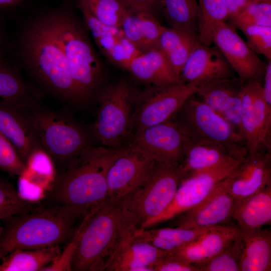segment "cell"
<instances>
[{"instance_id":"6da1fadb","label":"cell","mask_w":271,"mask_h":271,"mask_svg":"<svg viewBox=\"0 0 271 271\" xmlns=\"http://www.w3.org/2000/svg\"><path fill=\"white\" fill-rule=\"evenodd\" d=\"M17 52L26 72L40 89L59 101L81 107L47 14L24 25L18 38Z\"/></svg>"},{"instance_id":"7a4b0ae2","label":"cell","mask_w":271,"mask_h":271,"mask_svg":"<svg viewBox=\"0 0 271 271\" xmlns=\"http://www.w3.org/2000/svg\"><path fill=\"white\" fill-rule=\"evenodd\" d=\"M117 150L91 146L84 149L57 174L41 202L67 207L84 218L106 200L107 171Z\"/></svg>"},{"instance_id":"3957f363","label":"cell","mask_w":271,"mask_h":271,"mask_svg":"<svg viewBox=\"0 0 271 271\" xmlns=\"http://www.w3.org/2000/svg\"><path fill=\"white\" fill-rule=\"evenodd\" d=\"M35 209L0 220V261L17 249L31 250L67 244L83 219L67 207L40 202Z\"/></svg>"},{"instance_id":"277c9868","label":"cell","mask_w":271,"mask_h":271,"mask_svg":"<svg viewBox=\"0 0 271 271\" xmlns=\"http://www.w3.org/2000/svg\"><path fill=\"white\" fill-rule=\"evenodd\" d=\"M139 228L119 202L105 201L87 218L71 264V270H106L121 246Z\"/></svg>"},{"instance_id":"5b68a950","label":"cell","mask_w":271,"mask_h":271,"mask_svg":"<svg viewBox=\"0 0 271 271\" xmlns=\"http://www.w3.org/2000/svg\"><path fill=\"white\" fill-rule=\"evenodd\" d=\"M62 48L81 107L90 104L106 84L104 64L95 51L83 21L69 10L47 14Z\"/></svg>"},{"instance_id":"8992f818","label":"cell","mask_w":271,"mask_h":271,"mask_svg":"<svg viewBox=\"0 0 271 271\" xmlns=\"http://www.w3.org/2000/svg\"><path fill=\"white\" fill-rule=\"evenodd\" d=\"M23 109L42 149L55 168L59 166V172L90 146L89 137L82 126L69 116L40 104L36 98Z\"/></svg>"},{"instance_id":"52a82bcc","label":"cell","mask_w":271,"mask_h":271,"mask_svg":"<svg viewBox=\"0 0 271 271\" xmlns=\"http://www.w3.org/2000/svg\"><path fill=\"white\" fill-rule=\"evenodd\" d=\"M138 92L127 81L121 79L106 83L98 93L99 106L92 128L105 147L118 149L128 144Z\"/></svg>"},{"instance_id":"ba28073f","label":"cell","mask_w":271,"mask_h":271,"mask_svg":"<svg viewBox=\"0 0 271 271\" xmlns=\"http://www.w3.org/2000/svg\"><path fill=\"white\" fill-rule=\"evenodd\" d=\"M195 94L187 99L170 119L191 143L220 145L246 155L242 135Z\"/></svg>"},{"instance_id":"9c48e42d","label":"cell","mask_w":271,"mask_h":271,"mask_svg":"<svg viewBox=\"0 0 271 271\" xmlns=\"http://www.w3.org/2000/svg\"><path fill=\"white\" fill-rule=\"evenodd\" d=\"M182 179L180 165L157 162L146 181L119 203L142 228L167 207Z\"/></svg>"},{"instance_id":"30bf717a","label":"cell","mask_w":271,"mask_h":271,"mask_svg":"<svg viewBox=\"0 0 271 271\" xmlns=\"http://www.w3.org/2000/svg\"><path fill=\"white\" fill-rule=\"evenodd\" d=\"M197 90L196 86L181 80L152 85L139 91L131 118V137L147 127L169 119Z\"/></svg>"},{"instance_id":"8fae6325","label":"cell","mask_w":271,"mask_h":271,"mask_svg":"<svg viewBox=\"0 0 271 271\" xmlns=\"http://www.w3.org/2000/svg\"><path fill=\"white\" fill-rule=\"evenodd\" d=\"M157 162L132 144L118 149L107 171L106 201H120L146 181Z\"/></svg>"},{"instance_id":"7c38bea8","label":"cell","mask_w":271,"mask_h":271,"mask_svg":"<svg viewBox=\"0 0 271 271\" xmlns=\"http://www.w3.org/2000/svg\"><path fill=\"white\" fill-rule=\"evenodd\" d=\"M244 159L232 158L211 169L181 180L175 196L164 211L142 228L172 219L202 202L220 182L229 176Z\"/></svg>"},{"instance_id":"4fadbf2b","label":"cell","mask_w":271,"mask_h":271,"mask_svg":"<svg viewBox=\"0 0 271 271\" xmlns=\"http://www.w3.org/2000/svg\"><path fill=\"white\" fill-rule=\"evenodd\" d=\"M241 133L247 154L271 150V105L266 102L260 81L242 82Z\"/></svg>"},{"instance_id":"5bb4252c","label":"cell","mask_w":271,"mask_h":271,"mask_svg":"<svg viewBox=\"0 0 271 271\" xmlns=\"http://www.w3.org/2000/svg\"><path fill=\"white\" fill-rule=\"evenodd\" d=\"M190 142L171 119L133 134L128 144L144 150L156 161L180 165Z\"/></svg>"},{"instance_id":"9a60e30c","label":"cell","mask_w":271,"mask_h":271,"mask_svg":"<svg viewBox=\"0 0 271 271\" xmlns=\"http://www.w3.org/2000/svg\"><path fill=\"white\" fill-rule=\"evenodd\" d=\"M213 43L241 82L263 79L266 64L239 36L233 26L226 22L219 24L215 30Z\"/></svg>"},{"instance_id":"2e32d148","label":"cell","mask_w":271,"mask_h":271,"mask_svg":"<svg viewBox=\"0 0 271 271\" xmlns=\"http://www.w3.org/2000/svg\"><path fill=\"white\" fill-rule=\"evenodd\" d=\"M235 203L227 177L199 204L174 217L175 225L186 228L226 225L225 224L232 219Z\"/></svg>"},{"instance_id":"e0dca14e","label":"cell","mask_w":271,"mask_h":271,"mask_svg":"<svg viewBox=\"0 0 271 271\" xmlns=\"http://www.w3.org/2000/svg\"><path fill=\"white\" fill-rule=\"evenodd\" d=\"M236 77L235 72L217 46L201 44L191 53L180 74L183 81L196 87Z\"/></svg>"},{"instance_id":"ac0fdd59","label":"cell","mask_w":271,"mask_h":271,"mask_svg":"<svg viewBox=\"0 0 271 271\" xmlns=\"http://www.w3.org/2000/svg\"><path fill=\"white\" fill-rule=\"evenodd\" d=\"M227 179L229 190L236 201L271 184V150L247 154Z\"/></svg>"},{"instance_id":"d6986e66","label":"cell","mask_w":271,"mask_h":271,"mask_svg":"<svg viewBox=\"0 0 271 271\" xmlns=\"http://www.w3.org/2000/svg\"><path fill=\"white\" fill-rule=\"evenodd\" d=\"M242 84L237 77L223 79L197 87L196 93L241 134Z\"/></svg>"},{"instance_id":"ffe728a7","label":"cell","mask_w":271,"mask_h":271,"mask_svg":"<svg viewBox=\"0 0 271 271\" xmlns=\"http://www.w3.org/2000/svg\"><path fill=\"white\" fill-rule=\"evenodd\" d=\"M21 105L0 100V132L25 164L34 150L42 148Z\"/></svg>"},{"instance_id":"44dd1931","label":"cell","mask_w":271,"mask_h":271,"mask_svg":"<svg viewBox=\"0 0 271 271\" xmlns=\"http://www.w3.org/2000/svg\"><path fill=\"white\" fill-rule=\"evenodd\" d=\"M237 226H214L193 241L169 252L179 260L191 264L205 261L223 250L240 234Z\"/></svg>"},{"instance_id":"7402d4cb","label":"cell","mask_w":271,"mask_h":271,"mask_svg":"<svg viewBox=\"0 0 271 271\" xmlns=\"http://www.w3.org/2000/svg\"><path fill=\"white\" fill-rule=\"evenodd\" d=\"M246 155L220 145L190 141L180 164L182 180L214 168L231 158L244 159Z\"/></svg>"},{"instance_id":"603a6c76","label":"cell","mask_w":271,"mask_h":271,"mask_svg":"<svg viewBox=\"0 0 271 271\" xmlns=\"http://www.w3.org/2000/svg\"><path fill=\"white\" fill-rule=\"evenodd\" d=\"M168 253L132 237L119 248L106 270L153 271V266Z\"/></svg>"},{"instance_id":"cb8c5ba5","label":"cell","mask_w":271,"mask_h":271,"mask_svg":"<svg viewBox=\"0 0 271 271\" xmlns=\"http://www.w3.org/2000/svg\"><path fill=\"white\" fill-rule=\"evenodd\" d=\"M126 70L139 80L152 85L182 80L176 75L166 56L158 47L142 52L130 62Z\"/></svg>"},{"instance_id":"d4e9b609","label":"cell","mask_w":271,"mask_h":271,"mask_svg":"<svg viewBox=\"0 0 271 271\" xmlns=\"http://www.w3.org/2000/svg\"><path fill=\"white\" fill-rule=\"evenodd\" d=\"M240 230V271L271 270L270 231L262 228Z\"/></svg>"},{"instance_id":"484cf974","label":"cell","mask_w":271,"mask_h":271,"mask_svg":"<svg viewBox=\"0 0 271 271\" xmlns=\"http://www.w3.org/2000/svg\"><path fill=\"white\" fill-rule=\"evenodd\" d=\"M232 219L241 230L262 228L271 222V184L250 196L235 201Z\"/></svg>"},{"instance_id":"4316f807","label":"cell","mask_w":271,"mask_h":271,"mask_svg":"<svg viewBox=\"0 0 271 271\" xmlns=\"http://www.w3.org/2000/svg\"><path fill=\"white\" fill-rule=\"evenodd\" d=\"M200 44L197 32L164 27L159 38L158 47L166 56L176 75L180 78L186 61Z\"/></svg>"},{"instance_id":"83f0119b","label":"cell","mask_w":271,"mask_h":271,"mask_svg":"<svg viewBox=\"0 0 271 271\" xmlns=\"http://www.w3.org/2000/svg\"><path fill=\"white\" fill-rule=\"evenodd\" d=\"M120 28L125 37L142 52L158 47L164 26L154 14L128 11Z\"/></svg>"},{"instance_id":"f1b7e54d","label":"cell","mask_w":271,"mask_h":271,"mask_svg":"<svg viewBox=\"0 0 271 271\" xmlns=\"http://www.w3.org/2000/svg\"><path fill=\"white\" fill-rule=\"evenodd\" d=\"M213 227L194 228L175 227L151 229L140 228L136 230L132 237L136 240L149 243L161 250L170 252L193 241Z\"/></svg>"},{"instance_id":"f546056e","label":"cell","mask_w":271,"mask_h":271,"mask_svg":"<svg viewBox=\"0 0 271 271\" xmlns=\"http://www.w3.org/2000/svg\"><path fill=\"white\" fill-rule=\"evenodd\" d=\"M61 246L15 250L2 258L0 271H41L59 256Z\"/></svg>"},{"instance_id":"4dcf8cb0","label":"cell","mask_w":271,"mask_h":271,"mask_svg":"<svg viewBox=\"0 0 271 271\" xmlns=\"http://www.w3.org/2000/svg\"><path fill=\"white\" fill-rule=\"evenodd\" d=\"M36 98V92L18 71L6 60L0 58V100L25 104Z\"/></svg>"},{"instance_id":"1f68e13d","label":"cell","mask_w":271,"mask_h":271,"mask_svg":"<svg viewBox=\"0 0 271 271\" xmlns=\"http://www.w3.org/2000/svg\"><path fill=\"white\" fill-rule=\"evenodd\" d=\"M159 7L171 27L198 32L197 0H158Z\"/></svg>"},{"instance_id":"d6a6232c","label":"cell","mask_w":271,"mask_h":271,"mask_svg":"<svg viewBox=\"0 0 271 271\" xmlns=\"http://www.w3.org/2000/svg\"><path fill=\"white\" fill-rule=\"evenodd\" d=\"M198 33L200 44L210 46L218 25L229 20L222 0H198Z\"/></svg>"},{"instance_id":"836d02e7","label":"cell","mask_w":271,"mask_h":271,"mask_svg":"<svg viewBox=\"0 0 271 271\" xmlns=\"http://www.w3.org/2000/svg\"><path fill=\"white\" fill-rule=\"evenodd\" d=\"M56 175L52 159L42 148H39L30 154L20 175L48 192L54 183Z\"/></svg>"},{"instance_id":"e575fe53","label":"cell","mask_w":271,"mask_h":271,"mask_svg":"<svg viewBox=\"0 0 271 271\" xmlns=\"http://www.w3.org/2000/svg\"><path fill=\"white\" fill-rule=\"evenodd\" d=\"M77 7L80 10L83 23L98 49L102 55L106 57L120 38L124 36L121 28L102 23L85 6L78 2Z\"/></svg>"},{"instance_id":"d590c367","label":"cell","mask_w":271,"mask_h":271,"mask_svg":"<svg viewBox=\"0 0 271 271\" xmlns=\"http://www.w3.org/2000/svg\"><path fill=\"white\" fill-rule=\"evenodd\" d=\"M241 248L242 242L239 234L219 253L205 261L192 265L198 271H240Z\"/></svg>"},{"instance_id":"8d00e7d4","label":"cell","mask_w":271,"mask_h":271,"mask_svg":"<svg viewBox=\"0 0 271 271\" xmlns=\"http://www.w3.org/2000/svg\"><path fill=\"white\" fill-rule=\"evenodd\" d=\"M102 23L120 27L128 11L117 0H77Z\"/></svg>"},{"instance_id":"74e56055","label":"cell","mask_w":271,"mask_h":271,"mask_svg":"<svg viewBox=\"0 0 271 271\" xmlns=\"http://www.w3.org/2000/svg\"><path fill=\"white\" fill-rule=\"evenodd\" d=\"M40 204L23 199L12 184L0 180V220L32 211Z\"/></svg>"},{"instance_id":"f35d334b","label":"cell","mask_w":271,"mask_h":271,"mask_svg":"<svg viewBox=\"0 0 271 271\" xmlns=\"http://www.w3.org/2000/svg\"><path fill=\"white\" fill-rule=\"evenodd\" d=\"M229 21L235 28L248 25L271 26V1L250 3Z\"/></svg>"},{"instance_id":"ab89813d","label":"cell","mask_w":271,"mask_h":271,"mask_svg":"<svg viewBox=\"0 0 271 271\" xmlns=\"http://www.w3.org/2000/svg\"><path fill=\"white\" fill-rule=\"evenodd\" d=\"M238 28L245 35L248 46L256 54L271 60V26L248 25Z\"/></svg>"},{"instance_id":"60d3db41","label":"cell","mask_w":271,"mask_h":271,"mask_svg":"<svg viewBox=\"0 0 271 271\" xmlns=\"http://www.w3.org/2000/svg\"><path fill=\"white\" fill-rule=\"evenodd\" d=\"M25 164L11 142L0 132V171L11 176H20Z\"/></svg>"},{"instance_id":"b9f144b4","label":"cell","mask_w":271,"mask_h":271,"mask_svg":"<svg viewBox=\"0 0 271 271\" xmlns=\"http://www.w3.org/2000/svg\"><path fill=\"white\" fill-rule=\"evenodd\" d=\"M142 52L124 36L118 40L105 57L110 62L124 70Z\"/></svg>"},{"instance_id":"7bdbcfd3","label":"cell","mask_w":271,"mask_h":271,"mask_svg":"<svg viewBox=\"0 0 271 271\" xmlns=\"http://www.w3.org/2000/svg\"><path fill=\"white\" fill-rule=\"evenodd\" d=\"M91 213L87 214L72 238L67 243L59 256L52 263L44 267L41 271H71V264L82 228Z\"/></svg>"},{"instance_id":"ee69618b","label":"cell","mask_w":271,"mask_h":271,"mask_svg":"<svg viewBox=\"0 0 271 271\" xmlns=\"http://www.w3.org/2000/svg\"><path fill=\"white\" fill-rule=\"evenodd\" d=\"M152 268L153 271H198L193 265L179 260L169 252L159 259Z\"/></svg>"},{"instance_id":"f6af8a7d","label":"cell","mask_w":271,"mask_h":271,"mask_svg":"<svg viewBox=\"0 0 271 271\" xmlns=\"http://www.w3.org/2000/svg\"><path fill=\"white\" fill-rule=\"evenodd\" d=\"M127 11L154 14L158 0H117Z\"/></svg>"},{"instance_id":"bcb514c9","label":"cell","mask_w":271,"mask_h":271,"mask_svg":"<svg viewBox=\"0 0 271 271\" xmlns=\"http://www.w3.org/2000/svg\"><path fill=\"white\" fill-rule=\"evenodd\" d=\"M263 85H262L265 100L271 105V60L268 61L263 78Z\"/></svg>"},{"instance_id":"7dc6e473","label":"cell","mask_w":271,"mask_h":271,"mask_svg":"<svg viewBox=\"0 0 271 271\" xmlns=\"http://www.w3.org/2000/svg\"><path fill=\"white\" fill-rule=\"evenodd\" d=\"M229 14V20L238 14L241 11L236 0H222Z\"/></svg>"},{"instance_id":"c3c4849f","label":"cell","mask_w":271,"mask_h":271,"mask_svg":"<svg viewBox=\"0 0 271 271\" xmlns=\"http://www.w3.org/2000/svg\"><path fill=\"white\" fill-rule=\"evenodd\" d=\"M23 0H0V9H4L15 6Z\"/></svg>"},{"instance_id":"681fc988","label":"cell","mask_w":271,"mask_h":271,"mask_svg":"<svg viewBox=\"0 0 271 271\" xmlns=\"http://www.w3.org/2000/svg\"><path fill=\"white\" fill-rule=\"evenodd\" d=\"M4 34L3 29L2 22L0 18V58L4 56V46L5 43Z\"/></svg>"},{"instance_id":"f907efd6","label":"cell","mask_w":271,"mask_h":271,"mask_svg":"<svg viewBox=\"0 0 271 271\" xmlns=\"http://www.w3.org/2000/svg\"><path fill=\"white\" fill-rule=\"evenodd\" d=\"M241 10L244 8L247 5L251 3L250 0H236Z\"/></svg>"},{"instance_id":"816d5d0a","label":"cell","mask_w":271,"mask_h":271,"mask_svg":"<svg viewBox=\"0 0 271 271\" xmlns=\"http://www.w3.org/2000/svg\"><path fill=\"white\" fill-rule=\"evenodd\" d=\"M251 3H258V2H264L268 0H250Z\"/></svg>"},{"instance_id":"f5cc1de1","label":"cell","mask_w":271,"mask_h":271,"mask_svg":"<svg viewBox=\"0 0 271 271\" xmlns=\"http://www.w3.org/2000/svg\"><path fill=\"white\" fill-rule=\"evenodd\" d=\"M2 227H1V224H0V235H1V232H2Z\"/></svg>"}]
</instances>
